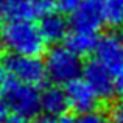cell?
Returning a JSON list of instances; mask_svg holds the SVG:
<instances>
[{
  "instance_id": "3957f363",
  "label": "cell",
  "mask_w": 123,
  "mask_h": 123,
  "mask_svg": "<svg viewBox=\"0 0 123 123\" xmlns=\"http://www.w3.org/2000/svg\"><path fill=\"white\" fill-rule=\"evenodd\" d=\"M3 98L9 108V112L16 115H20L25 120H33L37 117L41 108V92L37 90V86L27 84L17 81L12 78V81H8L5 86Z\"/></svg>"
},
{
  "instance_id": "e0dca14e",
  "label": "cell",
  "mask_w": 123,
  "mask_h": 123,
  "mask_svg": "<svg viewBox=\"0 0 123 123\" xmlns=\"http://www.w3.org/2000/svg\"><path fill=\"white\" fill-rule=\"evenodd\" d=\"M83 0H58V5L62 11H73Z\"/></svg>"
},
{
  "instance_id": "5b68a950",
  "label": "cell",
  "mask_w": 123,
  "mask_h": 123,
  "mask_svg": "<svg viewBox=\"0 0 123 123\" xmlns=\"http://www.w3.org/2000/svg\"><path fill=\"white\" fill-rule=\"evenodd\" d=\"M95 58L105 64L114 76L123 70V28L100 37Z\"/></svg>"
},
{
  "instance_id": "2e32d148",
  "label": "cell",
  "mask_w": 123,
  "mask_h": 123,
  "mask_svg": "<svg viewBox=\"0 0 123 123\" xmlns=\"http://www.w3.org/2000/svg\"><path fill=\"white\" fill-rule=\"evenodd\" d=\"M109 117H111V123H123V100L111 108Z\"/></svg>"
},
{
  "instance_id": "5bb4252c",
  "label": "cell",
  "mask_w": 123,
  "mask_h": 123,
  "mask_svg": "<svg viewBox=\"0 0 123 123\" xmlns=\"http://www.w3.org/2000/svg\"><path fill=\"white\" fill-rule=\"evenodd\" d=\"M75 123H111V117L106 115L103 111L93 109V111L84 112V114H78Z\"/></svg>"
},
{
  "instance_id": "d6986e66",
  "label": "cell",
  "mask_w": 123,
  "mask_h": 123,
  "mask_svg": "<svg viewBox=\"0 0 123 123\" xmlns=\"http://www.w3.org/2000/svg\"><path fill=\"white\" fill-rule=\"evenodd\" d=\"M8 115H9V108H8V105H6L5 98L0 97V123H5L6 118H8Z\"/></svg>"
},
{
  "instance_id": "ac0fdd59",
  "label": "cell",
  "mask_w": 123,
  "mask_h": 123,
  "mask_svg": "<svg viewBox=\"0 0 123 123\" xmlns=\"http://www.w3.org/2000/svg\"><path fill=\"white\" fill-rule=\"evenodd\" d=\"M8 75L9 72H8V67H6V62L0 61V90L5 89L6 83H8Z\"/></svg>"
},
{
  "instance_id": "4fadbf2b",
  "label": "cell",
  "mask_w": 123,
  "mask_h": 123,
  "mask_svg": "<svg viewBox=\"0 0 123 123\" xmlns=\"http://www.w3.org/2000/svg\"><path fill=\"white\" fill-rule=\"evenodd\" d=\"M105 24L112 28H123V0H100Z\"/></svg>"
},
{
  "instance_id": "52a82bcc",
  "label": "cell",
  "mask_w": 123,
  "mask_h": 123,
  "mask_svg": "<svg viewBox=\"0 0 123 123\" xmlns=\"http://www.w3.org/2000/svg\"><path fill=\"white\" fill-rule=\"evenodd\" d=\"M105 24V16L100 0H83L73 11H70V27L72 30L97 31Z\"/></svg>"
},
{
  "instance_id": "ba28073f",
  "label": "cell",
  "mask_w": 123,
  "mask_h": 123,
  "mask_svg": "<svg viewBox=\"0 0 123 123\" xmlns=\"http://www.w3.org/2000/svg\"><path fill=\"white\" fill-rule=\"evenodd\" d=\"M83 76L89 81V84L97 90L100 98L108 100L115 93V76L105 64L98 59H92L84 66Z\"/></svg>"
},
{
  "instance_id": "7c38bea8",
  "label": "cell",
  "mask_w": 123,
  "mask_h": 123,
  "mask_svg": "<svg viewBox=\"0 0 123 123\" xmlns=\"http://www.w3.org/2000/svg\"><path fill=\"white\" fill-rule=\"evenodd\" d=\"M98 34L93 31H83V30H72L67 36V45L80 56L95 53L98 45Z\"/></svg>"
},
{
  "instance_id": "6da1fadb",
  "label": "cell",
  "mask_w": 123,
  "mask_h": 123,
  "mask_svg": "<svg viewBox=\"0 0 123 123\" xmlns=\"http://www.w3.org/2000/svg\"><path fill=\"white\" fill-rule=\"evenodd\" d=\"M45 45L41 27L30 19H9L0 27V48L9 55L39 56L45 51Z\"/></svg>"
},
{
  "instance_id": "7a4b0ae2",
  "label": "cell",
  "mask_w": 123,
  "mask_h": 123,
  "mask_svg": "<svg viewBox=\"0 0 123 123\" xmlns=\"http://www.w3.org/2000/svg\"><path fill=\"white\" fill-rule=\"evenodd\" d=\"M45 69L51 83L66 86L70 81L80 78L84 66L81 62V56L75 53L69 45H55L47 51Z\"/></svg>"
},
{
  "instance_id": "9a60e30c",
  "label": "cell",
  "mask_w": 123,
  "mask_h": 123,
  "mask_svg": "<svg viewBox=\"0 0 123 123\" xmlns=\"http://www.w3.org/2000/svg\"><path fill=\"white\" fill-rule=\"evenodd\" d=\"M31 123H75V120H72L70 117L64 115H50V114H44V115H37L36 118H33Z\"/></svg>"
},
{
  "instance_id": "8992f818",
  "label": "cell",
  "mask_w": 123,
  "mask_h": 123,
  "mask_svg": "<svg viewBox=\"0 0 123 123\" xmlns=\"http://www.w3.org/2000/svg\"><path fill=\"white\" fill-rule=\"evenodd\" d=\"M64 89H66V93H67L69 108L73 112L84 114V112L97 109L100 101V95L84 76L70 81L69 84H66Z\"/></svg>"
},
{
  "instance_id": "44dd1931",
  "label": "cell",
  "mask_w": 123,
  "mask_h": 123,
  "mask_svg": "<svg viewBox=\"0 0 123 123\" xmlns=\"http://www.w3.org/2000/svg\"><path fill=\"white\" fill-rule=\"evenodd\" d=\"M6 3H8V0H0V24H2L3 14H6Z\"/></svg>"
},
{
  "instance_id": "ffe728a7",
  "label": "cell",
  "mask_w": 123,
  "mask_h": 123,
  "mask_svg": "<svg viewBox=\"0 0 123 123\" xmlns=\"http://www.w3.org/2000/svg\"><path fill=\"white\" fill-rule=\"evenodd\" d=\"M115 93L123 100V70L115 75Z\"/></svg>"
},
{
  "instance_id": "9c48e42d",
  "label": "cell",
  "mask_w": 123,
  "mask_h": 123,
  "mask_svg": "<svg viewBox=\"0 0 123 123\" xmlns=\"http://www.w3.org/2000/svg\"><path fill=\"white\" fill-rule=\"evenodd\" d=\"M58 0H8L6 16L9 19H33L42 17L56 11Z\"/></svg>"
},
{
  "instance_id": "8fae6325",
  "label": "cell",
  "mask_w": 123,
  "mask_h": 123,
  "mask_svg": "<svg viewBox=\"0 0 123 123\" xmlns=\"http://www.w3.org/2000/svg\"><path fill=\"white\" fill-rule=\"evenodd\" d=\"M41 108L44 114L50 115H64L69 109L66 89L59 84H51L41 92Z\"/></svg>"
},
{
  "instance_id": "30bf717a",
  "label": "cell",
  "mask_w": 123,
  "mask_h": 123,
  "mask_svg": "<svg viewBox=\"0 0 123 123\" xmlns=\"http://www.w3.org/2000/svg\"><path fill=\"white\" fill-rule=\"evenodd\" d=\"M39 27H41V31L44 34L45 41L51 42V44H58V42L67 39L70 22L61 12L53 11V12H48V14L42 16Z\"/></svg>"
},
{
  "instance_id": "277c9868",
  "label": "cell",
  "mask_w": 123,
  "mask_h": 123,
  "mask_svg": "<svg viewBox=\"0 0 123 123\" xmlns=\"http://www.w3.org/2000/svg\"><path fill=\"white\" fill-rule=\"evenodd\" d=\"M9 75L14 80L33 86H41L45 81L47 69H45V61H42L39 56H19L11 55L6 61Z\"/></svg>"
}]
</instances>
